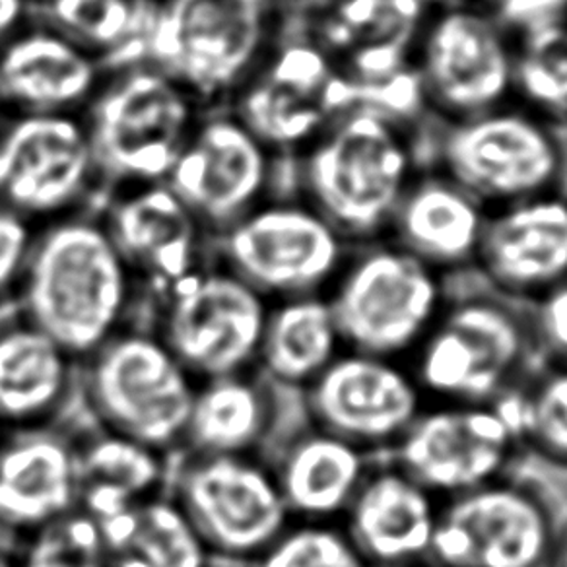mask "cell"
I'll return each instance as SVG.
<instances>
[{
  "mask_svg": "<svg viewBox=\"0 0 567 567\" xmlns=\"http://www.w3.org/2000/svg\"><path fill=\"white\" fill-rule=\"evenodd\" d=\"M144 303V288L97 206L38 229L14 306L76 362L136 323Z\"/></svg>",
  "mask_w": 567,
  "mask_h": 567,
  "instance_id": "6da1fadb",
  "label": "cell"
},
{
  "mask_svg": "<svg viewBox=\"0 0 567 567\" xmlns=\"http://www.w3.org/2000/svg\"><path fill=\"white\" fill-rule=\"evenodd\" d=\"M427 133L430 126L350 107L290 162V190L352 247L386 237L396 206L427 164Z\"/></svg>",
  "mask_w": 567,
  "mask_h": 567,
  "instance_id": "7a4b0ae2",
  "label": "cell"
},
{
  "mask_svg": "<svg viewBox=\"0 0 567 567\" xmlns=\"http://www.w3.org/2000/svg\"><path fill=\"white\" fill-rule=\"evenodd\" d=\"M427 404H492L538 368L527 303L474 275L451 280L442 313L406 360Z\"/></svg>",
  "mask_w": 567,
  "mask_h": 567,
  "instance_id": "3957f363",
  "label": "cell"
},
{
  "mask_svg": "<svg viewBox=\"0 0 567 567\" xmlns=\"http://www.w3.org/2000/svg\"><path fill=\"white\" fill-rule=\"evenodd\" d=\"M282 32L270 0H156L142 61L177 80L205 110L228 107Z\"/></svg>",
  "mask_w": 567,
  "mask_h": 567,
  "instance_id": "277c9868",
  "label": "cell"
},
{
  "mask_svg": "<svg viewBox=\"0 0 567 567\" xmlns=\"http://www.w3.org/2000/svg\"><path fill=\"white\" fill-rule=\"evenodd\" d=\"M205 111L177 80L148 61L110 69L82 113L103 195L166 182Z\"/></svg>",
  "mask_w": 567,
  "mask_h": 567,
  "instance_id": "5b68a950",
  "label": "cell"
},
{
  "mask_svg": "<svg viewBox=\"0 0 567 567\" xmlns=\"http://www.w3.org/2000/svg\"><path fill=\"white\" fill-rule=\"evenodd\" d=\"M427 164L488 210L567 187L564 126L520 103L430 125Z\"/></svg>",
  "mask_w": 567,
  "mask_h": 567,
  "instance_id": "8992f818",
  "label": "cell"
},
{
  "mask_svg": "<svg viewBox=\"0 0 567 567\" xmlns=\"http://www.w3.org/2000/svg\"><path fill=\"white\" fill-rule=\"evenodd\" d=\"M197 383L151 324H128L80 362L97 425L169 457L182 451Z\"/></svg>",
  "mask_w": 567,
  "mask_h": 567,
  "instance_id": "52a82bcc",
  "label": "cell"
},
{
  "mask_svg": "<svg viewBox=\"0 0 567 567\" xmlns=\"http://www.w3.org/2000/svg\"><path fill=\"white\" fill-rule=\"evenodd\" d=\"M450 290L451 278L381 237L352 247L327 298L344 347L406 362Z\"/></svg>",
  "mask_w": 567,
  "mask_h": 567,
  "instance_id": "ba28073f",
  "label": "cell"
},
{
  "mask_svg": "<svg viewBox=\"0 0 567 567\" xmlns=\"http://www.w3.org/2000/svg\"><path fill=\"white\" fill-rule=\"evenodd\" d=\"M352 245L308 200L275 193L213 237V257L265 300L327 296Z\"/></svg>",
  "mask_w": 567,
  "mask_h": 567,
  "instance_id": "9c48e42d",
  "label": "cell"
},
{
  "mask_svg": "<svg viewBox=\"0 0 567 567\" xmlns=\"http://www.w3.org/2000/svg\"><path fill=\"white\" fill-rule=\"evenodd\" d=\"M515 55L517 33L476 2L432 7L412 56L430 123H457L513 102Z\"/></svg>",
  "mask_w": 567,
  "mask_h": 567,
  "instance_id": "30bf717a",
  "label": "cell"
},
{
  "mask_svg": "<svg viewBox=\"0 0 567 567\" xmlns=\"http://www.w3.org/2000/svg\"><path fill=\"white\" fill-rule=\"evenodd\" d=\"M146 306L152 331L197 381L255 370L270 301L214 257Z\"/></svg>",
  "mask_w": 567,
  "mask_h": 567,
  "instance_id": "8fae6325",
  "label": "cell"
},
{
  "mask_svg": "<svg viewBox=\"0 0 567 567\" xmlns=\"http://www.w3.org/2000/svg\"><path fill=\"white\" fill-rule=\"evenodd\" d=\"M169 496L213 559L247 567L290 525L268 461L259 455L177 453Z\"/></svg>",
  "mask_w": 567,
  "mask_h": 567,
  "instance_id": "7c38bea8",
  "label": "cell"
},
{
  "mask_svg": "<svg viewBox=\"0 0 567 567\" xmlns=\"http://www.w3.org/2000/svg\"><path fill=\"white\" fill-rule=\"evenodd\" d=\"M79 113H9L0 125V205L43 228L102 200Z\"/></svg>",
  "mask_w": 567,
  "mask_h": 567,
  "instance_id": "4fadbf2b",
  "label": "cell"
},
{
  "mask_svg": "<svg viewBox=\"0 0 567 567\" xmlns=\"http://www.w3.org/2000/svg\"><path fill=\"white\" fill-rule=\"evenodd\" d=\"M228 107L278 158L292 162L334 115L355 107V86L303 28H284Z\"/></svg>",
  "mask_w": 567,
  "mask_h": 567,
  "instance_id": "5bb4252c",
  "label": "cell"
},
{
  "mask_svg": "<svg viewBox=\"0 0 567 567\" xmlns=\"http://www.w3.org/2000/svg\"><path fill=\"white\" fill-rule=\"evenodd\" d=\"M166 183L214 237L275 193L290 190V162L229 107H214L203 113Z\"/></svg>",
  "mask_w": 567,
  "mask_h": 567,
  "instance_id": "9a60e30c",
  "label": "cell"
},
{
  "mask_svg": "<svg viewBox=\"0 0 567 567\" xmlns=\"http://www.w3.org/2000/svg\"><path fill=\"white\" fill-rule=\"evenodd\" d=\"M559 525L550 499L535 482L505 474L442 499L432 561L451 567H550Z\"/></svg>",
  "mask_w": 567,
  "mask_h": 567,
  "instance_id": "2e32d148",
  "label": "cell"
},
{
  "mask_svg": "<svg viewBox=\"0 0 567 567\" xmlns=\"http://www.w3.org/2000/svg\"><path fill=\"white\" fill-rule=\"evenodd\" d=\"M525 453L512 422L492 404H425L386 457L437 499L513 473Z\"/></svg>",
  "mask_w": 567,
  "mask_h": 567,
  "instance_id": "e0dca14e",
  "label": "cell"
},
{
  "mask_svg": "<svg viewBox=\"0 0 567 567\" xmlns=\"http://www.w3.org/2000/svg\"><path fill=\"white\" fill-rule=\"evenodd\" d=\"M301 394L309 424L373 457H386L427 404L406 362L350 348Z\"/></svg>",
  "mask_w": 567,
  "mask_h": 567,
  "instance_id": "ac0fdd59",
  "label": "cell"
},
{
  "mask_svg": "<svg viewBox=\"0 0 567 567\" xmlns=\"http://www.w3.org/2000/svg\"><path fill=\"white\" fill-rule=\"evenodd\" d=\"M97 213L146 300L213 257V237L166 182L110 190Z\"/></svg>",
  "mask_w": 567,
  "mask_h": 567,
  "instance_id": "d6986e66",
  "label": "cell"
},
{
  "mask_svg": "<svg viewBox=\"0 0 567 567\" xmlns=\"http://www.w3.org/2000/svg\"><path fill=\"white\" fill-rule=\"evenodd\" d=\"M473 275L523 303L567 280V187L489 210Z\"/></svg>",
  "mask_w": 567,
  "mask_h": 567,
  "instance_id": "ffe728a7",
  "label": "cell"
},
{
  "mask_svg": "<svg viewBox=\"0 0 567 567\" xmlns=\"http://www.w3.org/2000/svg\"><path fill=\"white\" fill-rule=\"evenodd\" d=\"M76 435L55 424L0 437V533L12 546L79 509Z\"/></svg>",
  "mask_w": 567,
  "mask_h": 567,
  "instance_id": "44dd1931",
  "label": "cell"
},
{
  "mask_svg": "<svg viewBox=\"0 0 567 567\" xmlns=\"http://www.w3.org/2000/svg\"><path fill=\"white\" fill-rule=\"evenodd\" d=\"M442 499L389 457H378L340 525L370 567L432 561Z\"/></svg>",
  "mask_w": 567,
  "mask_h": 567,
  "instance_id": "7402d4cb",
  "label": "cell"
},
{
  "mask_svg": "<svg viewBox=\"0 0 567 567\" xmlns=\"http://www.w3.org/2000/svg\"><path fill=\"white\" fill-rule=\"evenodd\" d=\"M110 66L55 28L32 18L0 48V100L9 113H79Z\"/></svg>",
  "mask_w": 567,
  "mask_h": 567,
  "instance_id": "603a6c76",
  "label": "cell"
},
{
  "mask_svg": "<svg viewBox=\"0 0 567 567\" xmlns=\"http://www.w3.org/2000/svg\"><path fill=\"white\" fill-rule=\"evenodd\" d=\"M430 9L425 0H332L301 28L331 56L342 76L368 84L412 66Z\"/></svg>",
  "mask_w": 567,
  "mask_h": 567,
  "instance_id": "cb8c5ba5",
  "label": "cell"
},
{
  "mask_svg": "<svg viewBox=\"0 0 567 567\" xmlns=\"http://www.w3.org/2000/svg\"><path fill=\"white\" fill-rule=\"evenodd\" d=\"M489 210L425 164L396 206L386 237L447 278L473 275Z\"/></svg>",
  "mask_w": 567,
  "mask_h": 567,
  "instance_id": "d4e9b609",
  "label": "cell"
},
{
  "mask_svg": "<svg viewBox=\"0 0 567 567\" xmlns=\"http://www.w3.org/2000/svg\"><path fill=\"white\" fill-rule=\"evenodd\" d=\"M80 363L20 313L0 319V427L55 424L79 385Z\"/></svg>",
  "mask_w": 567,
  "mask_h": 567,
  "instance_id": "484cf974",
  "label": "cell"
},
{
  "mask_svg": "<svg viewBox=\"0 0 567 567\" xmlns=\"http://www.w3.org/2000/svg\"><path fill=\"white\" fill-rule=\"evenodd\" d=\"M375 458L354 443L309 424L268 465L290 519L340 523Z\"/></svg>",
  "mask_w": 567,
  "mask_h": 567,
  "instance_id": "4316f807",
  "label": "cell"
},
{
  "mask_svg": "<svg viewBox=\"0 0 567 567\" xmlns=\"http://www.w3.org/2000/svg\"><path fill=\"white\" fill-rule=\"evenodd\" d=\"M275 416L272 385L255 370L198 381L182 451L257 455Z\"/></svg>",
  "mask_w": 567,
  "mask_h": 567,
  "instance_id": "83f0119b",
  "label": "cell"
},
{
  "mask_svg": "<svg viewBox=\"0 0 567 567\" xmlns=\"http://www.w3.org/2000/svg\"><path fill=\"white\" fill-rule=\"evenodd\" d=\"M344 348L327 296L272 301L255 371L270 385L306 391Z\"/></svg>",
  "mask_w": 567,
  "mask_h": 567,
  "instance_id": "f1b7e54d",
  "label": "cell"
},
{
  "mask_svg": "<svg viewBox=\"0 0 567 567\" xmlns=\"http://www.w3.org/2000/svg\"><path fill=\"white\" fill-rule=\"evenodd\" d=\"M79 442V509L105 520L142 499L167 492L174 457L97 427L76 435Z\"/></svg>",
  "mask_w": 567,
  "mask_h": 567,
  "instance_id": "f546056e",
  "label": "cell"
},
{
  "mask_svg": "<svg viewBox=\"0 0 567 567\" xmlns=\"http://www.w3.org/2000/svg\"><path fill=\"white\" fill-rule=\"evenodd\" d=\"M97 527L110 567H214L203 538L169 492L142 499Z\"/></svg>",
  "mask_w": 567,
  "mask_h": 567,
  "instance_id": "4dcf8cb0",
  "label": "cell"
},
{
  "mask_svg": "<svg viewBox=\"0 0 567 567\" xmlns=\"http://www.w3.org/2000/svg\"><path fill=\"white\" fill-rule=\"evenodd\" d=\"M156 0H33V18L100 56L110 69L142 61Z\"/></svg>",
  "mask_w": 567,
  "mask_h": 567,
  "instance_id": "1f68e13d",
  "label": "cell"
},
{
  "mask_svg": "<svg viewBox=\"0 0 567 567\" xmlns=\"http://www.w3.org/2000/svg\"><path fill=\"white\" fill-rule=\"evenodd\" d=\"M496 402L525 453L567 471V365H540Z\"/></svg>",
  "mask_w": 567,
  "mask_h": 567,
  "instance_id": "d6a6232c",
  "label": "cell"
},
{
  "mask_svg": "<svg viewBox=\"0 0 567 567\" xmlns=\"http://www.w3.org/2000/svg\"><path fill=\"white\" fill-rule=\"evenodd\" d=\"M515 102L567 126V17L517 33Z\"/></svg>",
  "mask_w": 567,
  "mask_h": 567,
  "instance_id": "836d02e7",
  "label": "cell"
},
{
  "mask_svg": "<svg viewBox=\"0 0 567 567\" xmlns=\"http://www.w3.org/2000/svg\"><path fill=\"white\" fill-rule=\"evenodd\" d=\"M14 556L18 567H110L102 530L82 509L22 538Z\"/></svg>",
  "mask_w": 567,
  "mask_h": 567,
  "instance_id": "e575fe53",
  "label": "cell"
},
{
  "mask_svg": "<svg viewBox=\"0 0 567 567\" xmlns=\"http://www.w3.org/2000/svg\"><path fill=\"white\" fill-rule=\"evenodd\" d=\"M247 567H370L344 527L332 520H290Z\"/></svg>",
  "mask_w": 567,
  "mask_h": 567,
  "instance_id": "d590c367",
  "label": "cell"
},
{
  "mask_svg": "<svg viewBox=\"0 0 567 567\" xmlns=\"http://www.w3.org/2000/svg\"><path fill=\"white\" fill-rule=\"evenodd\" d=\"M540 365H567V280L527 303Z\"/></svg>",
  "mask_w": 567,
  "mask_h": 567,
  "instance_id": "8d00e7d4",
  "label": "cell"
},
{
  "mask_svg": "<svg viewBox=\"0 0 567 567\" xmlns=\"http://www.w3.org/2000/svg\"><path fill=\"white\" fill-rule=\"evenodd\" d=\"M38 228L0 205V309L17 300Z\"/></svg>",
  "mask_w": 567,
  "mask_h": 567,
  "instance_id": "74e56055",
  "label": "cell"
},
{
  "mask_svg": "<svg viewBox=\"0 0 567 567\" xmlns=\"http://www.w3.org/2000/svg\"><path fill=\"white\" fill-rule=\"evenodd\" d=\"M488 10L513 33L527 32L530 28L567 17V0H471Z\"/></svg>",
  "mask_w": 567,
  "mask_h": 567,
  "instance_id": "f35d334b",
  "label": "cell"
},
{
  "mask_svg": "<svg viewBox=\"0 0 567 567\" xmlns=\"http://www.w3.org/2000/svg\"><path fill=\"white\" fill-rule=\"evenodd\" d=\"M270 2L282 18L284 25L301 28L309 24L317 14H321L332 0H270Z\"/></svg>",
  "mask_w": 567,
  "mask_h": 567,
  "instance_id": "ab89813d",
  "label": "cell"
},
{
  "mask_svg": "<svg viewBox=\"0 0 567 567\" xmlns=\"http://www.w3.org/2000/svg\"><path fill=\"white\" fill-rule=\"evenodd\" d=\"M33 18V0H0V48Z\"/></svg>",
  "mask_w": 567,
  "mask_h": 567,
  "instance_id": "60d3db41",
  "label": "cell"
},
{
  "mask_svg": "<svg viewBox=\"0 0 567 567\" xmlns=\"http://www.w3.org/2000/svg\"><path fill=\"white\" fill-rule=\"evenodd\" d=\"M550 567H567V520L559 525L558 540L551 554Z\"/></svg>",
  "mask_w": 567,
  "mask_h": 567,
  "instance_id": "b9f144b4",
  "label": "cell"
},
{
  "mask_svg": "<svg viewBox=\"0 0 567 567\" xmlns=\"http://www.w3.org/2000/svg\"><path fill=\"white\" fill-rule=\"evenodd\" d=\"M0 567H18L17 556H14V548L0 546Z\"/></svg>",
  "mask_w": 567,
  "mask_h": 567,
  "instance_id": "7bdbcfd3",
  "label": "cell"
},
{
  "mask_svg": "<svg viewBox=\"0 0 567 567\" xmlns=\"http://www.w3.org/2000/svg\"><path fill=\"white\" fill-rule=\"evenodd\" d=\"M430 7H442V4H455V2H465V0H425Z\"/></svg>",
  "mask_w": 567,
  "mask_h": 567,
  "instance_id": "ee69618b",
  "label": "cell"
},
{
  "mask_svg": "<svg viewBox=\"0 0 567 567\" xmlns=\"http://www.w3.org/2000/svg\"><path fill=\"white\" fill-rule=\"evenodd\" d=\"M7 115H9V110H7V105H4V102L0 100V125L4 123V118H7Z\"/></svg>",
  "mask_w": 567,
  "mask_h": 567,
  "instance_id": "f6af8a7d",
  "label": "cell"
},
{
  "mask_svg": "<svg viewBox=\"0 0 567 567\" xmlns=\"http://www.w3.org/2000/svg\"><path fill=\"white\" fill-rule=\"evenodd\" d=\"M422 567H451V566H445V564H440V561H427V564H425V566H422Z\"/></svg>",
  "mask_w": 567,
  "mask_h": 567,
  "instance_id": "bcb514c9",
  "label": "cell"
},
{
  "mask_svg": "<svg viewBox=\"0 0 567 567\" xmlns=\"http://www.w3.org/2000/svg\"><path fill=\"white\" fill-rule=\"evenodd\" d=\"M2 434H4V430H2V427H0V437H2Z\"/></svg>",
  "mask_w": 567,
  "mask_h": 567,
  "instance_id": "7dc6e473",
  "label": "cell"
},
{
  "mask_svg": "<svg viewBox=\"0 0 567 567\" xmlns=\"http://www.w3.org/2000/svg\"><path fill=\"white\" fill-rule=\"evenodd\" d=\"M566 134H567V126H566Z\"/></svg>",
  "mask_w": 567,
  "mask_h": 567,
  "instance_id": "c3c4849f",
  "label": "cell"
}]
</instances>
